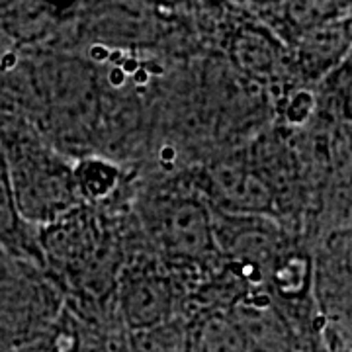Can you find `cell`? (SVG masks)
<instances>
[{"label": "cell", "instance_id": "3957f363", "mask_svg": "<svg viewBox=\"0 0 352 352\" xmlns=\"http://www.w3.org/2000/svg\"><path fill=\"white\" fill-rule=\"evenodd\" d=\"M122 309L138 331L161 327L173 311V289L159 272L141 268L127 274L122 286Z\"/></svg>", "mask_w": 352, "mask_h": 352}, {"label": "cell", "instance_id": "277c9868", "mask_svg": "<svg viewBox=\"0 0 352 352\" xmlns=\"http://www.w3.org/2000/svg\"><path fill=\"white\" fill-rule=\"evenodd\" d=\"M210 186L215 198L233 212L261 214L270 206L266 178L243 164H217L210 175Z\"/></svg>", "mask_w": 352, "mask_h": 352}, {"label": "cell", "instance_id": "52a82bcc", "mask_svg": "<svg viewBox=\"0 0 352 352\" xmlns=\"http://www.w3.org/2000/svg\"><path fill=\"white\" fill-rule=\"evenodd\" d=\"M76 186L87 192L90 198L106 196L118 182V170L100 161H88L76 173Z\"/></svg>", "mask_w": 352, "mask_h": 352}, {"label": "cell", "instance_id": "8992f818", "mask_svg": "<svg viewBox=\"0 0 352 352\" xmlns=\"http://www.w3.org/2000/svg\"><path fill=\"white\" fill-rule=\"evenodd\" d=\"M231 53L235 63L252 76H266V73H270L272 69V61H274L272 47L268 45L263 34H256L251 30L239 34L233 41Z\"/></svg>", "mask_w": 352, "mask_h": 352}, {"label": "cell", "instance_id": "6da1fadb", "mask_svg": "<svg viewBox=\"0 0 352 352\" xmlns=\"http://www.w3.org/2000/svg\"><path fill=\"white\" fill-rule=\"evenodd\" d=\"M8 166L16 206L22 214L50 219L71 206L73 180L63 168L41 155H20Z\"/></svg>", "mask_w": 352, "mask_h": 352}, {"label": "cell", "instance_id": "9c48e42d", "mask_svg": "<svg viewBox=\"0 0 352 352\" xmlns=\"http://www.w3.org/2000/svg\"><path fill=\"white\" fill-rule=\"evenodd\" d=\"M18 352H57V349H53V346H25Z\"/></svg>", "mask_w": 352, "mask_h": 352}, {"label": "cell", "instance_id": "7a4b0ae2", "mask_svg": "<svg viewBox=\"0 0 352 352\" xmlns=\"http://www.w3.org/2000/svg\"><path fill=\"white\" fill-rule=\"evenodd\" d=\"M214 221L192 198H170L153 212V229L166 251L180 258H200L215 247Z\"/></svg>", "mask_w": 352, "mask_h": 352}, {"label": "cell", "instance_id": "ba28073f", "mask_svg": "<svg viewBox=\"0 0 352 352\" xmlns=\"http://www.w3.org/2000/svg\"><path fill=\"white\" fill-rule=\"evenodd\" d=\"M16 212H18V206L14 198L8 166L0 157V237H8L16 231Z\"/></svg>", "mask_w": 352, "mask_h": 352}, {"label": "cell", "instance_id": "5b68a950", "mask_svg": "<svg viewBox=\"0 0 352 352\" xmlns=\"http://www.w3.org/2000/svg\"><path fill=\"white\" fill-rule=\"evenodd\" d=\"M200 352H252L231 315L210 317L200 333Z\"/></svg>", "mask_w": 352, "mask_h": 352}]
</instances>
